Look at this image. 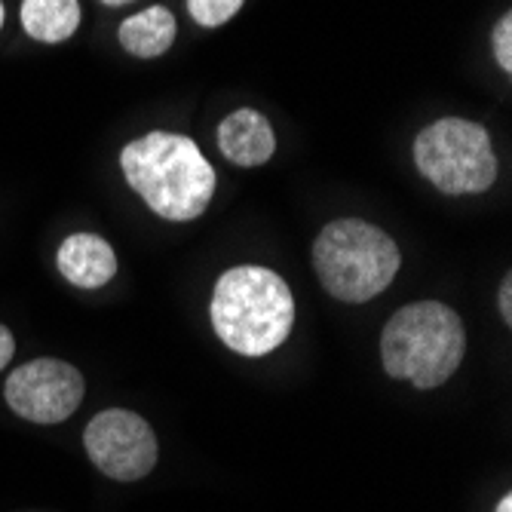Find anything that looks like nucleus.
Here are the masks:
<instances>
[{
    "label": "nucleus",
    "mask_w": 512,
    "mask_h": 512,
    "mask_svg": "<svg viewBox=\"0 0 512 512\" xmlns=\"http://www.w3.org/2000/svg\"><path fill=\"white\" fill-rule=\"evenodd\" d=\"M102 4H108V7H126V4H132V0H102Z\"/></svg>",
    "instance_id": "17"
},
{
    "label": "nucleus",
    "mask_w": 512,
    "mask_h": 512,
    "mask_svg": "<svg viewBox=\"0 0 512 512\" xmlns=\"http://www.w3.org/2000/svg\"><path fill=\"white\" fill-rule=\"evenodd\" d=\"M463 353H467L463 319L439 301L402 307L381 335L387 375L396 381H411L417 390L442 387L460 368Z\"/></svg>",
    "instance_id": "3"
},
{
    "label": "nucleus",
    "mask_w": 512,
    "mask_h": 512,
    "mask_svg": "<svg viewBox=\"0 0 512 512\" xmlns=\"http://www.w3.org/2000/svg\"><path fill=\"white\" fill-rule=\"evenodd\" d=\"M399 249L381 227L338 218L313 243V270L322 289L338 301L362 304L378 298L399 273Z\"/></svg>",
    "instance_id": "4"
},
{
    "label": "nucleus",
    "mask_w": 512,
    "mask_h": 512,
    "mask_svg": "<svg viewBox=\"0 0 512 512\" xmlns=\"http://www.w3.org/2000/svg\"><path fill=\"white\" fill-rule=\"evenodd\" d=\"M129 188L166 221H194L215 194V169L188 135L148 132L120 154Z\"/></svg>",
    "instance_id": "1"
},
{
    "label": "nucleus",
    "mask_w": 512,
    "mask_h": 512,
    "mask_svg": "<svg viewBox=\"0 0 512 512\" xmlns=\"http://www.w3.org/2000/svg\"><path fill=\"white\" fill-rule=\"evenodd\" d=\"M246 0H188V10L197 25L203 28H218L234 19L243 10Z\"/></svg>",
    "instance_id": "12"
},
{
    "label": "nucleus",
    "mask_w": 512,
    "mask_h": 512,
    "mask_svg": "<svg viewBox=\"0 0 512 512\" xmlns=\"http://www.w3.org/2000/svg\"><path fill=\"white\" fill-rule=\"evenodd\" d=\"M215 335L240 356H267L295 325V298L283 276L267 267L243 264L221 273L212 295Z\"/></svg>",
    "instance_id": "2"
},
{
    "label": "nucleus",
    "mask_w": 512,
    "mask_h": 512,
    "mask_svg": "<svg viewBox=\"0 0 512 512\" xmlns=\"http://www.w3.org/2000/svg\"><path fill=\"white\" fill-rule=\"evenodd\" d=\"M491 50H494V59L497 65L509 74L512 71V16H500V22L494 25V34H491Z\"/></svg>",
    "instance_id": "13"
},
{
    "label": "nucleus",
    "mask_w": 512,
    "mask_h": 512,
    "mask_svg": "<svg viewBox=\"0 0 512 512\" xmlns=\"http://www.w3.org/2000/svg\"><path fill=\"white\" fill-rule=\"evenodd\" d=\"M83 375L62 359H34L7 378V405L31 424H62L83 402Z\"/></svg>",
    "instance_id": "7"
},
{
    "label": "nucleus",
    "mask_w": 512,
    "mask_h": 512,
    "mask_svg": "<svg viewBox=\"0 0 512 512\" xmlns=\"http://www.w3.org/2000/svg\"><path fill=\"white\" fill-rule=\"evenodd\" d=\"M22 28L40 43H62L80 28L77 0H22Z\"/></svg>",
    "instance_id": "11"
},
{
    "label": "nucleus",
    "mask_w": 512,
    "mask_h": 512,
    "mask_svg": "<svg viewBox=\"0 0 512 512\" xmlns=\"http://www.w3.org/2000/svg\"><path fill=\"white\" fill-rule=\"evenodd\" d=\"M178 22L166 7H148L120 25V46L135 59H157L175 43Z\"/></svg>",
    "instance_id": "10"
},
{
    "label": "nucleus",
    "mask_w": 512,
    "mask_h": 512,
    "mask_svg": "<svg viewBox=\"0 0 512 512\" xmlns=\"http://www.w3.org/2000/svg\"><path fill=\"white\" fill-rule=\"evenodd\" d=\"M16 353V341H13V332L7 329V325H0V371H4V365L13 359Z\"/></svg>",
    "instance_id": "14"
},
{
    "label": "nucleus",
    "mask_w": 512,
    "mask_h": 512,
    "mask_svg": "<svg viewBox=\"0 0 512 512\" xmlns=\"http://www.w3.org/2000/svg\"><path fill=\"white\" fill-rule=\"evenodd\" d=\"M4 19H7V10H4V4H0V28H4Z\"/></svg>",
    "instance_id": "18"
},
{
    "label": "nucleus",
    "mask_w": 512,
    "mask_h": 512,
    "mask_svg": "<svg viewBox=\"0 0 512 512\" xmlns=\"http://www.w3.org/2000/svg\"><path fill=\"white\" fill-rule=\"evenodd\" d=\"M59 273L77 289H102L117 273V255L111 243L96 234H71L56 255Z\"/></svg>",
    "instance_id": "9"
},
{
    "label": "nucleus",
    "mask_w": 512,
    "mask_h": 512,
    "mask_svg": "<svg viewBox=\"0 0 512 512\" xmlns=\"http://www.w3.org/2000/svg\"><path fill=\"white\" fill-rule=\"evenodd\" d=\"M218 151L234 166H264L276 154V135L261 111L240 108L218 126Z\"/></svg>",
    "instance_id": "8"
},
{
    "label": "nucleus",
    "mask_w": 512,
    "mask_h": 512,
    "mask_svg": "<svg viewBox=\"0 0 512 512\" xmlns=\"http://www.w3.org/2000/svg\"><path fill=\"white\" fill-rule=\"evenodd\" d=\"M414 163L442 194H485L497 181V157L485 126L442 117L414 138Z\"/></svg>",
    "instance_id": "5"
},
{
    "label": "nucleus",
    "mask_w": 512,
    "mask_h": 512,
    "mask_svg": "<svg viewBox=\"0 0 512 512\" xmlns=\"http://www.w3.org/2000/svg\"><path fill=\"white\" fill-rule=\"evenodd\" d=\"M497 512H512V497H509V494L497 503Z\"/></svg>",
    "instance_id": "16"
},
{
    "label": "nucleus",
    "mask_w": 512,
    "mask_h": 512,
    "mask_svg": "<svg viewBox=\"0 0 512 512\" xmlns=\"http://www.w3.org/2000/svg\"><path fill=\"white\" fill-rule=\"evenodd\" d=\"M500 313H503V319L506 322H512V276L506 273L503 276V283H500Z\"/></svg>",
    "instance_id": "15"
},
{
    "label": "nucleus",
    "mask_w": 512,
    "mask_h": 512,
    "mask_svg": "<svg viewBox=\"0 0 512 512\" xmlns=\"http://www.w3.org/2000/svg\"><path fill=\"white\" fill-rule=\"evenodd\" d=\"M83 445L89 460L117 482L145 479L157 467V436L151 424L126 408H108L92 417Z\"/></svg>",
    "instance_id": "6"
}]
</instances>
